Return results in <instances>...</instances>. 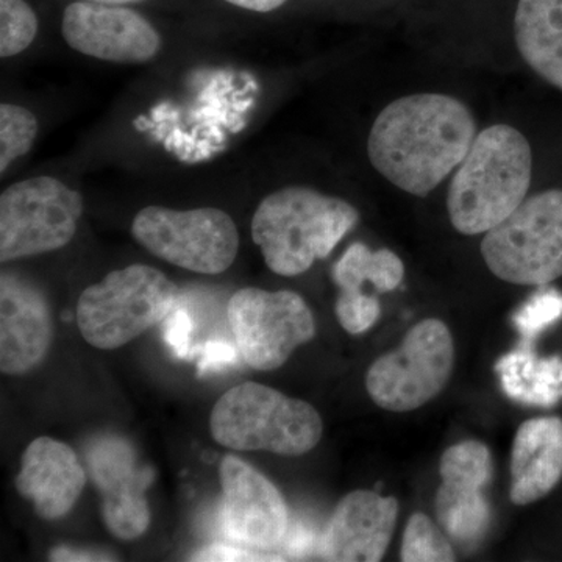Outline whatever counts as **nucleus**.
Here are the masks:
<instances>
[{
  "label": "nucleus",
  "instance_id": "nucleus-1",
  "mask_svg": "<svg viewBox=\"0 0 562 562\" xmlns=\"http://www.w3.org/2000/svg\"><path fill=\"white\" fill-rule=\"evenodd\" d=\"M476 135L472 111L452 95H405L384 106L373 122L369 160L394 187L427 198L457 171Z\"/></svg>",
  "mask_w": 562,
  "mask_h": 562
},
{
  "label": "nucleus",
  "instance_id": "nucleus-2",
  "mask_svg": "<svg viewBox=\"0 0 562 562\" xmlns=\"http://www.w3.org/2000/svg\"><path fill=\"white\" fill-rule=\"evenodd\" d=\"M531 179L532 151L524 133L508 124L484 128L447 192L454 231L475 236L497 227L527 199Z\"/></svg>",
  "mask_w": 562,
  "mask_h": 562
},
{
  "label": "nucleus",
  "instance_id": "nucleus-3",
  "mask_svg": "<svg viewBox=\"0 0 562 562\" xmlns=\"http://www.w3.org/2000/svg\"><path fill=\"white\" fill-rule=\"evenodd\" d=\"M360 222V211L310 187L281 188L266 195L251 220V238L269 271L297 277L312 269Z\"/></svg>",
  "mask_w": 562,
  "mask_h": 562
},
{
  "label": "nucleus",
  "instance_id": "nucleus-4",
  "mask_svg": "<svg viewBox=\"0 0 562 562\" xmlns=\"http://www.w3.org/2000/svg\"><path fill=\"white\" fill-rule=\"evenodd\" d=\"M214 441L236 452H271L302 457L321 442L324 424L308 402L288 397L265 384L232 387L210 416Z\"/></svg>",
  "mask_w": 562,
  "mask_h": 562
},
{
  "label": "nucleus",
  "instance_id": "nucleus-5",
  "mask_svg": "<svg viewBox=\"0 0 562 562\" xmlns=\"http://www.w3.org/2000/svg\"><path fill=\"white\" fill-rule=\"evenodd\" d=\"M179 297V288L165 272L146 265L127 266L81 292L77 327L95 349H120L165 321Z\"/></svg>",
  "mask_w": 562,
  "mask_h": 562
},
{
  "label": "nucleus",
  "instance_id": "nucleus-6",
  "mask_svg": "<svg viewBox=\"0 0 562 562\" xmlns=\"http://www.w3.org/2000/svg\"><path fill=\"white\" fill-rule=\"evenodd\" d=\"M483 260L497 279L542 286L562 277V190L525 199L497 227L484 233Z\"/></svg>",
  "mask_w": 562,
  "mask_h": 562
},
{
  "label": "nucleus",
  "instance_id": "nucleus-7",
  "mask_svg": "<svg viewBox=\"0 0 562 562\" xmlns=\"http://www.w3.org/2000/svg\"><path fill=\"white\" fill-rule=\"evenodd\" d=\"M83 213V195L57 177L10 184L0 195V261L63 249L77 235Z\"/></svg>",
  "mask_w": 562,
  "mask_h": 562
},
{
  "label": "nucleus",
  "instance_id": "nucleus-8",
  "mask_svg": "<svg viewBox=\"0 0 562 562\" xmlns=\"http://www.w3.org/2000/svg\"><path fill=\"white\" fill-rule=\"evenodd\" d=\"M131 232L135 241L155 257L203 276H220L231 269L241 244L231 214L214 206H144L133 220Z\"/></svg>",
  "mask_w": 562,
  "mask_h": 562
},
{
  "label": "nucleus",
  "instance_id": "nucleus-9",
  "mask_svg": "<svg viewBox=\"0 0 562 562\" xmlns=\"http://www.w3.org/2000/svg\"><path fill=\"white\" fill-rule=\"evenodd\" d=\"M454 368V342L439 319H425L406 333L397 349L373 361L366 390L384 412L408 413L438 397Z\"/></svg>",
  "mask_w": 562,
  "mask_h": 562
},
{
  "label": "nucleus",
  "instance_id": "nucleus-10",
  "mask_svg": "<svg viewBox=\"0 0 562 562\" xmlns=\"http://www.w3.org/2000/svg\"><path fill=\"white\" fill-rule=\"evenodd\" d=\"M228 322L243 360L261 372L280 369L316 336L313 312L294 291H236L228 302Z\"/></svg>",
  "mask_w": 562,
  "mask_h": 562
},
{
  "label": "nucleus",
  "instance_id": "nucleus-11",
  "mask_svg": "<svg viewBox=\"0 0 562 562\" xmlns=\"http://www.w3.org/2000/svg\"><path fill=\"white\" fill-rule=\"evenodd\" d=\"M61 35L77 54L114 65L150 63L162 47L157 27L138 11L120 3H69L63 13Z\"/></svg>",
  "mask_w": 562,
  "mask_h": 562
},
{
  "label": "nucleus",
  "instance_id": "nucleus-12",
  "mask_svg": "<svg viewBox=\"0 0 562 562\" xmlns=\"http://www.w3.org/2000/svg\"><path fill=\"white\" fill-rule=\"evenodd\" d=\"M439 473L442 483L435 498L438 524L450 541L476 546L492 522L484 495L494 473L490 449L479 441L454 443L443 452Z\"/></svg>",
  "mask_w": 562,
  "mask_h": 562
},
{
  "label": "nucleus",
  "instance_id": "nucleus-13",
  "mask_svg": "<svg viewBox=\"0 0 562 562\" xmlns=\"http://www.w3.org/2000/svg\"><path fill=\"white\" fill-rule=\"evenodd\" d=\"M220 479L225 532L249 549L279 546L290 527V513L273 483L233 454L221 461Z\"/></svg>",
  "mask_w": 562,
  "mask_h": 562
},
{
  "label": "nucleus",
  "instance_id": "nucleus-14",
  "mask_svg": "<svg viewBox=\"0 0 562 562\" xmlns=\"http://www.w3.org/2000/svg\"><path fill=\"white\" fill-rule=\"evenodd\" d=\"M54 341V317L32 281L2 272L0 281V371L24 375L38 368Z\"/></svg>",
  "mask_w": 562,
  "mask_h": 562
},
{
  "label": "nucleus",
  "instance_id": "nucleus-15",
  "mask_svg": "<svg viewBox=\"0 0 562 562\" xmlns=\"http://www.w3.org/2000/svg\"><path fill=\"white\" fill-rule=\"evenodd\" d=\"M398 502L373 491H351L336 505L319 543L321 558L333 562L382 561L390 549Z\"/></svg>",
  "mask_w": 562,
  "mask_h": 562
},
{
  "label": "nucleus",
  "instance_id": "nucleus-16",
  "mask_svg": "<svg viewBox=\"0 0 562 562\" xmlns=\"http://www.w3.org/2000/svg\"><path fill=\"white\" fill-rule=\"evenodd\" d=\"M87 484V472L77 453L57 439H35L21 458L16 490L33 503L44 520L68 516Z\"/></svg>",
  "mask_w": 562,
  "mask_h": 562
},
{
  "label": "nucleus",
  "instance_id": "nucleus-17",
  "mask_svg": "<svg viewBox=\"0 0 562 562\" xmlns=\"http://www.w3.org/2000/svg\"><path fill=\"white\" fill-rule=\"evenodd\" d=\"M509 469L514 505H530L549 495L562 480V419L524 422L514 438Z\"/></svg>",
  "mask_w": 562,
  "mask_h": 562
},
{
  "label": "nucleus",
  "instance_id": "nucleus-18",
  "mask_svg": "<svg viewBox=\"0 0 562 562\" xmlns=\"http://www.w3.org/2000/svg\"><path fill=\"white\" fill-rule=\"evenodd\" d=\"M514 38L524 61L562 91V0H519Z\"/></svg>",
  "mask_w": 562,
  "mask_h": 562
},
{
  "label": "nucleus",
  "instance_id": "nucleus-19",
  "mask_svg": "<svg viewBox=\"0 0 562 562\" xmlns=\"http://www.w3.org/2000/svg\"><path fill=\"white\" fill-rule=\"evenodd\" d=\"M503 386L508 395L530 405L550 406L562 401V360H539L535 355H509L498 362Z\"/></svg>",
  "mask_w": 562,
  "mask_h": 562
},
{
  "label": "nucleus",
  "instance_id": "nucleus-20",
  "mask_svg": "<svg viewBox=\"0 0 562 562\" xmlns=\"http://www.w3.org/2000/svg\"><path fill=\"white\" fill-rule=\"evenodd\" d=\"M405 265L390 249L371 250L366 244H351L333 268V280L341 291H362L372 283L375 291L391 292L401 286Z\"/></svg>",
  "mask_w": 562,
  "mask_h": 562
},
{
  "label": "nucleus",
  "instance_id": "nucleus-21",
  "mask_svg": "<svg viewBox=\"0 0 562 562\" xmlns=\"http://www.w3.org/2000/svg\"><path fill=\"white\" fill-rule=\"evenodd\" d=\"M40 122L33 111L20 103L0 105V173L5 176L11 166L32 150L38 138Z\"/></svg>",
  "mask_w": 562,
  "mask_h": 562
},
{
  "label": "nucleus",
  "instance_id": "nucleus-22",
  "mask_svg": "<svg viewBox=\"0 0 562 562\" xmlns=\"http://www.w3.org/2000/svg\"><path fill=\"white\" fill-rule=\"evenodd\" d=\"M401 560L403 562L457 561L449 536L427 514L414 513L403 532Z\"/></svg>",
  "mask_w": 562,
  "mask_h": 562
},
{
  "label": "nucleus",
  "instance_id": "nucleus-23",
  "mask_svg": "<svg viewBox=\"0 0 562 562\" xmlns=\"http://www.w3.org/2000/svg\"><path fill=\"white\" fill-rule=\"evenodd\" d=\"M40 21L25 0H0V57L24 54L35 43Z\"/></svg>",
  "mask_w": 562,
  "mask_h": 562
},
{
  "label": "nucleus",
  "instance_id": "nucleus-24",
  "mask_svg": "<svg viewBox=\"0 0 562 562\" xmlns=\"http://www.w3.org/2000/svg\"><path fill=\"white\" fill-rule=\"evenodd\" d=\"M339 324L350 335L371 330L382 314V306L372 295L362 291H341L335 305Z\"/></svg>",
  "mask_w": 562,
  "mask_h": 562
},
{
  "label": "nucleus",
  "instance_id": "nucleus-25",
  "mask_svg": "<svg viewBox=\"0 0 562 562\" xmlns=\"http://www.w3.org/2000/svg\"><path fill=\"white\" fill-rule=\"evenodd\" d=\"M562 316V295L557 291L541 292L532 297L514 317L517 328L528 338H535Z\"/></svg>",
  "mask_w": 562,
  "mask_h": 562
},
{
  "label": "nucleus",
  "instance_id": "nucleus-26",
  "mask_svg": "<svg viewBox=\"0 0 562 562\" xmlns=\"http://www.w3.org/2000/svg\"><path fill=\"white\" fill-rule=\"evenodd\" d=\"M192 561H268L272 558L261 557V554L249 552V550L238 549V547L214 546L206 547L201 552L192 554Z\"/></svg>",
  "mask_w": 562,
  "mask_h": 562
},
{
  "label": "nucleus",
  "instance_id": "nucleus-27",
  "mask_svg": "<svg viewBox=\"0 0 562 562\" xmlns=\"http://www.w3.org/2000/svg\"><path fill=\"white\" fill-rule=\"evenodd\" d=\"M188 335H190V321L187 313L177 312L173 314L171 328H169L168 341L171 342L173 349L183 355L187 351Z\"/></svg>",
  "mask_w": 562,
  "mask_h": 562
},
{
  "label": "nucleus",
  "instance_id": "nucleus-28",
  "mask_svg": "<svg viewBox=\"0 0 562 562\" xmlns=\"http://www.w3.org/2000/svg\"><path fill=\"white\" fill-rule=\"evenodd\" d=\"M50 561H114L105 553L83 552L69 547H55L50 552Z\"/></svg>",
  "mask_w": 562,
  "mask_h": 562
},
{
  "label": "nucleus",
  "instance_id": "nucleus-29",
  "mask_svg": "<svg viewBox=\"0 0 562 562\" xmlns=\"http://www.w3.org/2000/svg\"><path fill=\"white\" fill-rule=\"evenodd\" d=\"M233 7L238 9L254 11V13H271V11L279 10L288 0H225Z\"/></svg>",
  "mask_w": 562,
  "mask_h": 562
},
{
  "label": "nucleus",
  "instance_id": "nucleus-30",
  "mask_svg": "<svg viewBox=\"0 0 562 562\" xmlns=\"http://www.w3.org/2000/svg\"><path fill=\"white\" fill-rule=\"evenodd\" d=\"M87 2L120 3V5H125V3L140 2V0H87Z\"/></svg>",
  "mask_w": 562,
  "mask_h": 562
}]
</instances>
